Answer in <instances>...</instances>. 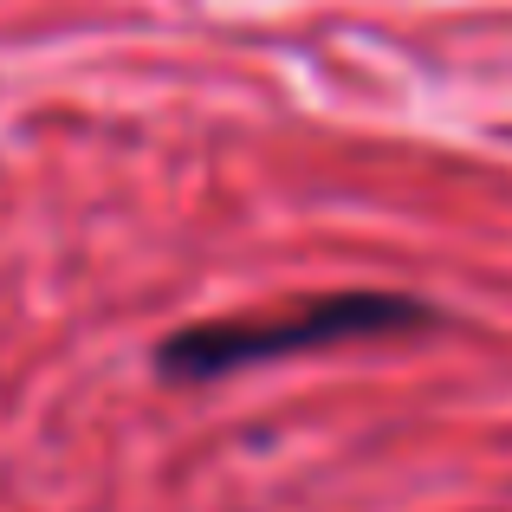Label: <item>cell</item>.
Segmentation results:
<instances>
[{"mask_svg":"<svg viewBox=\"0 0 512 512\" xmlns=\"http://www.w3.org/2000/svg\"><path fill=\"white\" fill-rule=\"evenodd\" d=\"M435 325L422 299L409 292H325L292 318H227V325H195L156 344L163 376H227L247 363L299 357V350L338 344V338H376V331H415Z\"/></svg>","mask_w":512,"mask_h":512,"instance_id":"cell-1","label":"cell"}]
</instances>
